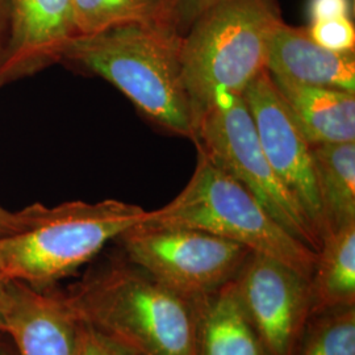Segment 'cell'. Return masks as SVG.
<instances>
[{
    "mask_svg": "<svg viewBox=\"0 0 355 355\" xmlns=\"http://www.w3.org/2000/svg\"><path fill=\"white\" fill-rule=\"evenodd\" d=\"M309 291L311 318L355 305V224L322 236Z\"/></svg>",
    "mask_w": 355,
    "mask_h": 355,
    "instance_id": "cell-15",
    "label": "cell"
},
{
    "mask_svg": "<svg viewBox=\"0 0 355 355\" xmlns=\"http://www.w3.org/2000/svg\"><path fill=\"white\" fill-rule=\"evenodd\" d=\"M76 355H136L99 330L76 320Z\"/></svg>",
    "mask_w": 355,
    "mask_h": 355,
    "instance_id": "cell-20",
    "label": "cell"
},
{
    "mask_svg": "<svg viewBox=\"0 0 355 355\" xmlns=\"http://www.w3.org/2000/svg\"><path fill=\"white\" fill-rule=\"evenodd\" d=\"M73 7L78 36L135 23L174 26L171 0H73Z\"/></svg>",
    "mask_w": 355,
    "mask_h": 355,
    "instance_id": "cell-17",
    "label": "cell"
},
{
    "mask_svg": "<svg viewBox=\"0 0 355 355\" xmlns=\"http://www.w3.org/2000/svg\"><path fill=\"white\" fill-rule=\"evenodd\" d=\"M0 355H20L11 336L6 331H0Z\"/></svg>",
    "mask_w": 355,
    "mask_h": 355,
    "instance_id": "cell-26",
    "label": "cell"
},
{
    "mask_svg": "<svg viewBox=\"0 0 355 355\" xmlns=\"http://www.w3.org/2000/svg\"><path fill=\"white\" fill-rule=\"evenodd\" d=\"M271 79L311 145L355 142V94Z\"/></svg>",
    "mask_w": 355,
    "mask_h": 355,
    "instance_id": "cell-13",
    "label": "cell"
},
{
    "mask_svg": "<svg viewBox=\"0 0 355 355\" xmlns=\"http://www.w3.org/2000/svg\"><path fill=\"white\" fill-rule=\"evenodd\" d=\"M144 223L208 232L272 257L308 279L318 261L316 252L282 228L249 191L199 149L187 186L165 207L146 212Z\"/></svg>",
    "mask_w": 355,
    "mask_h": 355,
    "instance_id": "cell-5",
    "label": "cell"
},
{
    "mask_svg": "<svg viewBox=\"0 0 355 355\" xmlns=\"http://www.w3.org/2000/svg\"><path fill=\"white\" fill-rule=\"evenodd\" d=\"M117 241L128 261L191 300L234 279L250 254L243 245L204 230L144 221Z\"/></svg>",
    "mask_w": 355,
    "mask_h": 355,
    "instance_id": "cell-7",
    "label": "cell"
},
{
    "mask_svg": "<svg viewBox=\"0 0 355 355\" xmlns=\"http://www.w3.org/2000/svg\"><path fill=\"white\" fill-rule=\"evenodd\" d=\"M266 70L272 78L355 94V54L336 53L316 44L308 28L283 20L274 29Z\"/></svg>",
    "mask_w": 355,
    "mask_h": 355,
    "instance_id": "cell-12",
    "label": "cell"
},
{
    "mask_svg": "<svg viewBox=\"0 0 355 355\" xmlns=\"http://www.w3.org/2000/svg\"><path fill=\"white\" fill-rule=\"evenodd\" d=\"M324 233L355 224V142L312 145ZM322 239V237H321Z\"/></svg>",
    "mask_w": 355,
    "mask_h": 355,
    "instance_id": "cell-16",
    "label": "cell"
},
{
    "mask_svg": "<svg viewBox=\"0 0 355 355\" xmlns=\"http://www.w3.org/2000/svg\"><path fill=\"white\" fill-rule=\"evenodd\" d=\"M267 161L321 240L324 216L312 145L265 70L242 92Z\"/></svg>",
    "mask_w": 355,
    "mask_h": 355,
    "instance_id": "cell-9",
    "label": "cell"
},
{
    "mask_svg": "<svg viewBox=\"0 0 355 355\" xmlns=\"http://www.w3.org/2000/svg\"><path fill=\"white\" fill-rule=\"evenodd\" d=\"M60 292L78 321L136 355H196L195 300L124 255L89 268Z\"/></svg>",
    "mask_w": 355,
    "mask_h": 355,
    "instance_id": "cell-1",
    "label": "cell"
},
{
    "mask_svg": "<svg viewBox=\"0 0 355 355\" xmlns=\"http://www.w3.org/2000/svg\"><path fill=\"white\" fill-rule=\"evenodd\" d=\"M10 31V10L8 0H0V60L7 45Z\"/></svg>",
    "mask_w": 355,
    "mask_h": 355,
    "instance_id": "cell-25",
    "label": "cell"
},
{
    "mask_svg": "<svg viewBox=\"0 0 355 355\" xmlns=\"http://www.w3.org/2000/svg\"><path fill=\"white\" fill-rule=\"evenodd\" d=\"M146 212L114 199L37 204L28 228L0 236V278L35 290L54 288L96 258L108 242L142 223Z\"/></svg>",
    "mask_w": 355,
    "mask_h": 355,
    "instance_id": "cell-3",
    "label": "cell"
},
{
    "mask_svg": "<svg viewBox=\"0 0 355 355\" xmlns=\"http://www.w3.org/2000/svg\"><path fill=\"white\" fill-rule=\"evenodd\" d=\"M353 0H309L308 12L312 21L350 17L354 20Z\"/></svg>",
    "mask_w": 355,
    "mask_h": 355,
    "instance_id": "cell-22",
    "label": "cell"
},
{
    "mask_svg": "<svg viewBox=\"0 0 355 355\" xmlns=\"http://www.w3.org/2000/svg\"><path fill=\"white\" fill-rule=\"evenodd\" d=\"M192 140L249 191L282 228L318 253L321 240L268 164L242 95L220 94L198 119Z\"/></svg>",
    "mask_w": 355,
    "mask_h": 355,
    "instance_id": "cell-6",
    "label": "cell"
},
{
    "mask_svg": "<svg viewBox=\"0 0 355 355\" xmlns=\"http://www.w3.org/2000/svg\"><path fill=\"white\" fill-rule=\"evenodd\" d=\"M353 1H355V0H353Z\"/></svg>",
    "mask_w": 355,
    "mask_h": 355,
    "instance_id": "cell-27",
    "label": "cell"
},
{
    "mask_svg": "<svg viewBox=\"0 0 355 355\" xmlns=\"http://www.w3.org/2000/svg\"><path fill=\"white\" fill-rule=\"evenodd\" d=\"M10 31L0 60V87L62 58L78 36L73 0H8Z\"/></svg>",
    "mask_w": 355,
    "mask_h": 355,
    "instance_id": "cell-10",
    "label": "cell"
},
{
    "mask_svg": "<svg viewBox=\"0 0 355 355\" xmlns=\"http://www.w3.org/2000/svg\"><path fill=\"white\" fill-rule=\"evenodd\" d=\"M37 204L29 205L23 211L11 212L0 205V236H8L28 228L36 218Z\"/></svg>",
    "mask_w": 355,
    "mask_h": 355,
    "instance_id": "cell-23",
    "label": "cell"
},
{
    "mask_svg": "<svg viewBox=\"0 0 355 355\" xmlns=\"http://www.w3.org/2000/svg\"><path fill=\"white\" fill-rule=\"evenodd\" d=\"M295 355H355V305L309 318Z\"/></svg>",
    "mask_w": 355,
    "mask_h": 355,
    "instance_id": "cell-18",
    "label": "cell"
},
{
    "mask_svg": "<svg viewBox=\"0 0 355 355\" xmlns=\"http://www.w3.org/2000/svg\"><path fill=\"white\" fill-rule=\"evenodd\" d=\"M282 20L278 0H220L191 24L180 60L195 124L220 94L242 95L266 70L270 38Z\"/></svg>",
    "mask_w": 355,
    "mask_h": 355,
    "instance_id": "cell-4",
    "label": "cell"
},
{
    "mask_svg": "<svg viewBox=\"0 0 355 355\" xmlns=\"http://www.w3.org/2000/svg\"><path fill=\"white\" fill-rule=\"evenodd\" d=\"M233 284L267 354L295 355L311 318L309 279L272 257L250 252Z\"/></svg>",
    "mask_w": 355,
    "mask_h": 355,
    "instance_id": "cell-8",
    "label": "cell"
},
{
    "mask_svg": "<svg viewBox=\"0 0 355 355\" xmlns=\"http://www.w3.org/2000/svg\"><path fill=\"white\" fill-rule=\"evenodd\" d=\"M196 355H268L246 316L233 280L195 300Z\"/></svg>",
    "mask_w": 355,
    "mask_h": 355,
    "instance_id": "cell-14",
    "label": "cell"
},
{
    "mask_svg": "<svg viewBox=\"0 0 355 355\" xmlns=\"http://www.w3.org/2000/svg\"><path fill=\"white\" fill-rule=\"evenodd\" d=\"M220 0H171L173 6V24L183 36L191 24Z\"/></svg>",
    "mask_w": 355,
    "mask_h": 355,
    "instance_id": "cell-21",
    "label": "cell"
},
{
    "mask_svg": "<svg viewBox=\"0 0 355 355\" xmlns=\"http://www.w3.org/2000/svg\"><path fill=\"white\" fill-rule=\"evenodd\" d=\"M180 45L182 35L173 26L135 23L76 36L61 60L112 83L155 125L192 139Z\"/></svg>",
    "mask_w": 355,
    "mask_h": 355,
    "instance_id": "cell-2",
    "label": "cell"
},
{
    "mask_svg": "<svg viewBox=\"0 0 355 355\" xmlns=\"http://www.w3.org/2000/svg\"><path fill=\"white\" fill-rule=\"evenodd\" d=\"M7 333L20 355H76V318L60 290L10 282Z\"/></svg>",
    "mask_w": 355,
    "mask_h": 355,
    "instance_id": "cell-11",
    "label": "cell"
},
{
    "mask_svg": "<svg viewBox=\"0 0 355 355\" xmlns=\"http://www.w3.org/2000/svg\"><path fill=\"white\" fill-rule=\"evenodd\" d=\"M312 40L320 46L336 53H354V20L350 17H337L329 20L312 21L308 26Z\"/></svg>",
    "mask_w": 355,
    "mask_h": 355,
    "instance_id": "cell-19",
    "label": "cell"
},
{
    "mask_svg": "<svg viewBox=\"0 0 355 355\" xmlns=\"http://www.w3.org/2000/svg\"><path fill=\"white\" fill-rule=\"evenodd\" d=\"M10 306H11L10 282L0 278V331L7 333Z\"/></svg>",
    "mask_w": 355,
    "mask_h": 355,
    "instance_id": "cell-24",
    "label": "cell"
}]
</instances>
